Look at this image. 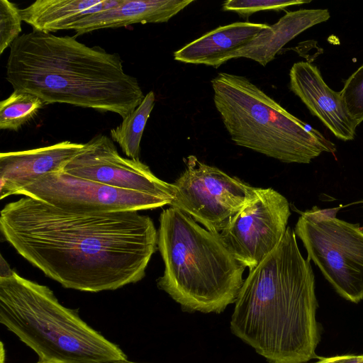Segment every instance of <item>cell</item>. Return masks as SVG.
<instances>
[{"instance_id": "cell-1", "label": "cell", "mask_w": 363, "mask_h": 363, "mask_svg": "<svg viewBox=\"0 0 363 363\" xmlns=\"http://www.w3.org/2000/svg\"><path fill=\"white\" fill-rule=\"evenodd\" d=\"M0 230L47 277L82 291L140 281L158 249L152 218L138 211H70L28 196L4 206Z\"/></svg>"}, {"instance_id": "cell-2", "label": "cell", "mask_w": 363, "mask_h": 363, "mask_svg": "<svg viewBox=\"0 0 363 363\" xmlns=\"http://www.w3.org/2000/svg\"><path fill=\"white\" fill-rule=\"evenodd\" d=\"M231 316V332L269 363H306L320 340L311 262L287 226L277 247L249 271Z\"/></svg>"}, {"instance_id": "cell-3", "label": "cell", "mask_w": 363, "mask_h": 363, "mask_svg": "<svg viewBox=\"0 0 363 363\" xmlns=\"http://www.w3.org/2000/svg\"><path fill=\"white\" fill-rule=\"evenodd\" d=\"M6 69L13 90L32 94L45 104H67L123 118L145 97L137 79L124 71L118 53L89 47L73 36L22 34L10 47Z\"/></svg>"}, {"instance_id": "cell-4", "label": "cell", "mask_w": 363, "mask_h": 363, "mask_svg": "<svg viewBox=\"0 0 363 363\" xmlns=\"http://www.w3.org/2000/svg\"><path fill=\"white\" fill-rule=\"evenodd\" d=\"M159 220L157 247L164 270L157 280L158 288L188 312L220 313L235 303L245 267L219 233L172 206L161 213Z\"/></svg>"}, {"instance_id": "cell-5", "label": "cell", "mask_w": 363, "mask_h": 363, "mask_svg": "<svg viewBox=\"0 0 363 363\" xmlns=\"http://www.w3.org/2000/svg\"><path fill=\"white\" fill-rule=\"evenodd\" d=\"M0 322L38 356L52 363L125 359L114 343L90 327L52 291L18 275L0 278Z\"/></svg>"}, {"instance_id": "cell-6", "label": "cell", "mask_w": 363, "mask_h": 363, "mask_svg": "<svg viewBox=\"0 0 363 363\" xmlns=\"http://www.w3.org/2000/svg\"><path fill=\"white\" fill-rule=\"evenodd\" d=\"M211 82L216 108L236 145L286 163L308 164L335 152L333 142L246 77L220 72Z\"/></svg>"}, {"instance_id": "cell-7", "label": "cell", "mask_w": 363, "mask_h": 363, "mask_svg": "<svg viewBox=\"0 0 363 363\" xmlns=\"http://www.w3.org/2000/svg\"><path fill=\"white\" fill-rule=\"evenodd\" d=\"M328 210L303 212L294 233L302 241L308 259L345 299H363V229L335 217Z\"/></svg>"}, {"instance_id": "cell-8", "label": "cell", "mask_w": 363, "mask_h": 363, "mask_svg": "<svg viewBox=\"0 0 363 363\" xmlns=\"http://www.w3.org/2000/svg\"><path fill=\"white\" fill-rule=\"evenodd\" d=\"M186 167L173 183L170 204L185 212L211 232L220 233L255 195L256 187L230 177L194 155L184 159Z\"/></svg>"}, {"instance_id": "cell-9", "label": "cell", "mask_w": 363, "mask_h": 363, "mask_svg": "<svg viewBox=\"0 0 363 363\" xmlns=\"http://www.w3.org/2000/svg\"><path fill=\"white\" fill-rule=\"evenodd\" d=\"M291 216L288 200L272 188H256L247 202L219 233L232 255L249 271L279 244Z\"/></svg>"}, {"instance_id": "cell-10", "label": "cell", "mask_w": 363, "mask_h": 363, "mask_svg": "<svg viewBox=\"0 0 363 363\" xmlns=\"http://www.w3.org/2000/svg\"><path fill=\"white\" fill-rule=\"evenodd\" d=\"M16 194L76 212L139 211L170 205L164 199L112 187L64 172L40 176Z\"/></svg>"}, {"instance_id": "cell-11", "label": "cell", "mask_w": 363, "mask_h": 363, "mask_svg": "<svg viewBox=\"0 0 363 363\" xmlns=\"http://www.w3.org/2000/svg\"><path fill=\"white\" fill-rule=\"evenodd\" d=\"M64 172L118 189L164 199L172 203L175 187L157 177L140 160L122 157L106 135L93 137L66 164Z\"/></svg>"}, {"instance_id": "cell-12", "label": "cell", "mask_w": 363, "mask_h": 363, "mask_svg": "<svg viewBox=\"0 0 363 363\" xmlns=\"http://www.w3.org/2000/svg\"><path fill=\"white\" fill-rule=\"evenodd\" d=\"M289 77L290 89L336 138L344 141L354 138L358 125L350 115L341 92L329 87L316 66L296 62Z\"/></svg>"}, {"instance_id": "cell-13", "label": "cell", "mask_w": 363, "mask_h": 363, "mask_svg": "<svg viewBox=\"0 0 363 363\" xmlns=\"http://www.w3.org/2000/svg\"><path fill=\"white\" fill-rule=\"evenodd\" d=\"M84 143L68 140L31 150L1 152L0 198L16 193L40 176L63 172Z\"/></svg>"}, {"instance_id": "cell-14", "label": "cell", "mask_w": 363, "mask_h": 363, "mask_svg": "<svg viewBox=\"0 0 363 363\" xmlns=\"http://www.w3.org/2000/svg\"><path fill=\"white\" fill-rule=\"evenodd\" d=\"M194 0H121L110 9L87 15L71 28L76 35L135 23H166Z\"/></svg>"}, {"instance_id": "cell-15", "label": "cell", "mask_w": 363, "mask_h": 363, "mask_svg": "<svg viewBox=\"0 0 363 363\" xmlns=\"http://www.w3.org/2000/svg\"><path fill=\"white\" fill-rule=\"evenodd\" d=\"M269 26L250 21L219 26L174 52L175 60L218 68L226 57L246 46Z\"/></svg>"}, {"instance_id": "cell-16", "label": "cell", "mask_w": 363, "mask_h": 363, "mask_svg": "<svg viewBox=\"0 0 363 363\" xmlns=\"http://www.w3.org/2000/svg\"><path fill=\"white\" fill-rule=\"evenodd\" d=\"M330 17L327 9L287 11L277 23L262 30L246 46L226 57L223 63L231 59L245 57L266 66L287 43L304 30L327 21Z\"/></svg>"}, {"instance_id": "cell-17", "label": "cell", "mask_w": 363, "mask_h": 363, "mask_svg": "<svg viewBox=\"0 0 363 363\" xmlns=\"http://www.w3.org/2000/svg\"><path fill=\"white\" fill-rule=\"evenodd\" d=\"M121 0H37L21 9L23 21L35 31L71 30L82 17L116 7Z\"/></svg>"}, {"instance_id": "cell-18", "label": "cell", "mask_w": 363, "mask_h": 363, "mask_svg": "<svg viewBox=\"0 0 363 363\" xmlns=\"http://www.w3.org/2000/svg\"><path fill=\"white\" fill-rule=\"evenodd\" d=\"M155 104V96L151 91L131 113L123 118L120 125L110 131L111 140L119 145L130 159L140 160L142 136Z\"/></svg>"}, {"instance_id": "cell-19", "label": "cell", "mask_w": 363, "mask_h": 363, "mask_svg": "<svg viewBox=\"0 0 363 363\" xmlns=\"http://www.w3.org/2000/svg\"><path fill=\"white\" fill-rule=\"evenodd\" d=\"M38 96L21 91H16L0 102V128L18 131L32 120L45 105Z\"/></svg>"}, {"instance_id": "cell-20", "label": "cell", "mask_w": 363, "mask_h": 363, "mask_svg": "<svg viewBox=\"0 0 363 363\" xmlns=\"http://www.w3.org/2000/svg\"><path fill=\"white\" fill-rule=\"evenodd\" d=\"M21 9L8 0H0V54L21 35Z\"/></svg>"}, {"instance_id": "cell-21", "label": "cell", "mask_w": 363, "mask_h": 363, "mask_svg": "<svg viewBox=\"0 0 363 363\" xmlns=\"http://www.w3.org/2000/svg\"><path fill=\"white\" fill-rule=\"evenodd\" d=\"M307 0H228L223 3V9L238 13L243 18L262 11H280L285 8L307 4Z\"/></svg>"}, {"instance_id": "cell-22", "label": "cell", "mask_w": 363, "mask_h": 363, "mask_svg": "<svg viewBox=\"0 0 363 363\" xmlns=\"http://www.w3.org/2000/svg\"><path fill=\"white\" fill-rule=\"evenodd\" d=\"M340 92L350 115L359 125L363 122V65L345 82Z\"/></svg>"}, {"instance_id": "cell-23", "label": "cell", "mask_w": 363, "mask_h": 363, "mask_svg": "<svg viewBox=\"0 0 363 363\" xmlns=\"http://www.w3.org/2000/svg\"><path fill=\"white\" fill-rule=\"evenodd\" d=\"M354 354H346V355H337L330 357H321L318 360L313 363H347L350 361L353 357Z\"/></svg>"}, {"instance_id": "cell-24", "label": "cell", "mask_w": 363, "mask_h": 363, "mask_svg": "<svg viewBox=\"0 0 363 363\" xmlns=\"http://www.w3.org/2000/svg\"><path fill=\"white\" fill-rule=\"evenodd\" d=\"M0 260V278L11 277L14 271L10 268L9 264L4 259L2 255H1Z\"/></svg>"}, {"instance_id": "cell-25", "label": "cell", "mask_w": 363, "mask_h": 363, "mask_svg": "<svg viewBox=\"0 0 363 363\" xmlns=\"http://www.w3.org/2000/svg\"><path fill=\"white\" fill-rule=\"evenodd\" d=\"M347 363H363V354L354 355V357Z\"/></svg>"}, {"instance_id": "cell-26", "label": "cell", "mask_w": 363, "mask_h": 363, "mask_svg": "<svg viewBox=\"0 0 363 363\" xmlns=\"http://www.w3.org/2000/svg\"><path fill=\"white\" fill-rule=\"evenodd\" d=\"M101 363H138V362H130V361H128L127 359H125L111 360V361H107V362H101Z\"/></svg>"}, {"instance_id": "cell-27", "label": "cell", "mask_w": 363, "mask_h": 363, "mask_svg": "<svg viewBox=\"0 0 363 363\" xmlns=\"http://www.w3.org/2000/svg\"><path fill=\"white\" fill-rule=\"evenodd\" d=\"M4 347H3V345L1 344V363H4Z\"/></svg>"}, {"instance_id": "cell-28", "label": "cell", "mask_w": 363, "mask_h": 363, "mask_svg": "<svg viewBox=\"0 0 363 363\" xmlns=\"http://www.w3.org/2000/svg\"><path fill=\"white\" fill-rule=\"evenodd\" d=\"M37 363H52V362L38 361Z\"/></svg>"}, {"instance_id": "cell-29", "label": "cell", "mask_w": 363, "mask_h": 363, "mask_svg": "<svg viewBox=\"0 0 363 363\" xmlns=\"http://www.w3.org/2000/svg\"><path fill=\"white\" fill-rule=\"evenodd\" d=\"M362 229H363V228H362Z\"/></svg>"}]
</instances>
